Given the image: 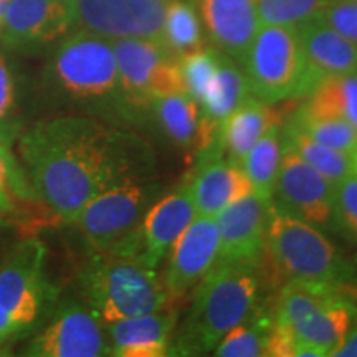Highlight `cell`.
<instances>
[{
  "instance_id": "obj_1",
  "label": "cell",
  "mask_w": 357,
  "mask_h": 357,
  "mask_svg": "<svg viewBox=\"0 0 357 357\" xmlns=\"http://www.w3.org/2000/svg\"><path fill=\"white\" fill-rule=\"evenodd\" d=\"M13 146L35 195L65 223L101 192L149 181L154 171L144 139L91 114L48 116L24 129Z\"/></svg>"
},
{
  "instance_id": "obj_2",
  "label": "cell",
  "mask_w": 357,
  "mask_h": 357,
  "mask_svg": "<svg viewBox=\"0 0 357 357\" xmlns=\"http://www.w3.org/2000/svg\"><path fill=\"white\" fill-rule=\"evenodd\" d=\"M43 91L53 106L113 121H129L119 89L111 40L75 30L60 40L43 71Z\"/></svg>"
},
{
  "instance_id": "obj_3",
  "label": "cell",
  "mask_w": 357,
  "mask_h": 357,
  "mask_svg": "<svg viewBox=\"0 0 357 357\" xmlns=\"http://www.w3.org/2000/svg\"><path fill=\"white\" fill-rule=\"evenodd\" d=\"M260 268L217 261L195 287L190 316L169 354H205L255 311L260 298Z\"/></svg>"
},
{
  "instance_id": "obj_4",
  "label": "cell",
  "mask_w": 357,
  "mask_h": 357,
  "mask_svg": "<svg viewBox=\"0 0 357 357\" xmlns=\"http://www.w3.org/2000/svg\"><path fill=\"white\" fill-rule=\"evenodd\" d=\"M78 281L84 305L102 324L169 310L174 305L158 271L134 258L93 253Z\"/></svg>"
},
{
  "instance_id": "obj_5",
  "label": "cell",
  "mask_w": 357,
  "mask_h": 357,
  "mask_svg": "<svg viewBox=\"0 0 357 357\" xmlns=\"http://www.w3.org/2000/svg\"><path fill=\"white\" fill-rule=\"evenodd\" d=\"M263 260L281 284L289 280L349 284L354 278V268L323 230L281 212L273 202L270 204Z\"/></svg>"
},
{
  "instance_id": "obj_6",
  "label": "cell",
  "mask_w": 357,
  "mask_h": 357,
  "mask_svg": "<svg viewBox=\"0 0 357 357\" xmlns=\"http://www.w3.org/2000/svg\"><path fill=\"white\" fill-rule=\"evenodd\" d=\"M242 65L252 96L268 105L306 98L310 93L305 55L291 26L261 25Z\"/></svg>"
},
{
  "instance_id": "obj_7",
  "label": "cell",
  "mask_w": 357,
  "mask_h": 357,
  "mask_svg": "<svg viewBox=\"0 0 357 357\" xmlns=\"http://www.w3.org/2000/svg\"><path fill=\"white\" fill-rule=\"evenodd\" d=\"M111 45L129 121L137 111L149 109L155 98L185 93L178 58L166 43L144 38H118L111 40Z\"/></svg>"
},
{
  "instance_id": "obj_8",
  "label": "cell",
  "mask_w": 357,
  "mask_h": 357,
  "mask_svg": "<svg viewBox=\"0 0 357 357\" xmlns=\"http://www.w3.org/2000/svg\"><path fill=\"white\" fill-rule=\"evenodd\" d=\"M155 194L149 181L124 182L93 197L70 223L93 253H114L141 225Z\"/></svg>"
},
{
  "instance_id": "obj_9",
  "label": "cell",
  "mask_w": 357,
  "mask_h": 357,
  "mask_svg": "<svg viewBox=\"0 0 357 357\" xmlns=\"http://www.w3.org/2000/svg\"><path fill=\"white\" fill-rule=\"evenodd\" d=\"M47 248L38 240H25L0 261V306L24 331L38 324L53 310L56 291L47 278Z\"/></svg>"
},
{
  "instance_id": "obj_10",
  "label": "cell",
  "mask_w": 357,
  "mask_h": 357,
  "mask_svg": "<svg viewBox=\"0 0 357 357\" xmlns=\"http://www.w3.org/2000/svg\"><path fill=\"white\" fill-rule=\"evenodd\" d=\"M50 319L30 337L20 356L101 357L109 356V342L100 318L84 301L68 300L52 310Z\"/></svg>"
},
{
  "instance_id": "obj_11",
  "label": "cell",
  "mask_w": 357,
  "mask_h": 357,
  "mask_svg": "<svg viewBox=\"0 0 357 357\" xmlns=\"http://www.w3.org/2000/svg\"><path fill=\"white\" fill-rule=\"evenodd\" d=\"M73 30L108 40L144 38L164 43V20L171 0H71Z\"/></svg>"
},
{
  "instance_id": "obj_12",
  "label": "cell",
  "mask_w": 357,
  "mask_h": 357,
  "mask_svg": "<svg viewBox=\"0 0 357 357\" xmlns=\"http://www.w3.org/2000/svg\"><path fill=\"white\" fill-rule=\"evenodd\" d=\"M271 202L281 212L321 230L333 225L334 184L284 142Z\"/></svg>"
},
{
  "instance_id": "obj_13",
  "label": "cell",
  "mask_w": 357,
  "mask_h": 357,
  "mask_svg": "<svg viewBox=\"0 0 357 357\" xmlns=\"http://www.w3.org/2000/svg\"><path fill=\"white\" fill-rule=\"evenodd\" d=\"M195 217L197 211L189 187H178L177 190L151 204L137 230L109 255L134 258L155 270Z\"/></svg>"
},
{
  "instance_id": "obj_14",
  "label": "cell",
  "mask_w": 357,
  "mask_h": 357,
  "mask_svg": "<svg viewBox=\"0 0 357 357\" xmlns=\"http://www.w3.org/2000/svg\"><path fill=\"white\" fill-rule=\"evenodd\" d=\"M73 24L71 0H10L0 35L7 47L32 50L66 37Z\"/></svg>"
},
{
  "instance_id": "obj_15",
  "label": "cell",
  "mask_w": 357,
  "mask_h": 357,
  "mask_svg": "<svg viewBox=\"0 0 357 357\" xmlns=\"http://www.w3.org/2000/svg\"><path fill=\"white\" fill-rule=\"evenodd\" d=\"M270 204L255 192H250L217 213L220 238L217 261L260 266L266 247Z\"/></svg>"
},
{
  "instance_id": "obj_16",
  "label": "cell",
  "mask_w": 357,
  "mask_h": 357,
  "mask_svg": "<svg viewBox=\"0 0 357 357\" xmlns=\"http://www.w3.org/2000/svg\"><path fill=\"white\" fill-rule=\"evenodd\" d=\"M218 250L215 218L197 215L169 250L171 255L162 280L174 301L182 300L215 266Z\"/></svg>"
},
{
  "instance_id": "obj_17",
  "label": "cell",
  "mask_w": 357,
  "mask_h": 357,
  "mask_svg": "<svg viewBox=\"0 0 357 357\" xmlns=\"http://www.w3.org/2000/svg\"><path fill=\"white\" fill-rule=\"evenodd\" d=\"M187 187L197 215L212 218H215L227 205L253 192L252 182L242 166L223 158L215 141L202 151L197 171Z\"/></svg>"
},
{
  "instance_id": "obj_18",
  "label": "cell",
  "mask_w": 357,
  "mask_h": 357,
  "mask_svg": "<svg viewBox=\"0 0 357 357\" xmlns=\"http://www.w3.org/2000/svg\"><path fill=\"white\" fill-rule=\"evenodd\" d=\"M294 30L305 55L310 93L324 78L356 73L357 45L326 25L319 15L311 17Z\"/></svg>"
},
{
  "instance_id": "obj_19",
  "label": "cell",
  "mask_w": 357,
  "mask_h": 357,
  "mask_svg": "<svg viewBox=\"0 0 357 357\" xmlns=\"http://www.w3.org/2000/svg\"><path fill=\"white\" fill-rule=\"evenodd\" d=\"M356 324L357 306L342 288L326 296L287 328L296 342L314 347L326 357L333 356Z\"/></svg>"
},
{
  "instance_id": "obj_20",
  "label": "cell",
  "mask_w": 357,
  "mask_h": 357,
  "mask_svg": "<svg viewBox=\"0 0 357 357\" xmlns=\"http://www.w3.org/2000/svg\"><path fill=\"white\" fill-rule=\"evenodd\" d=\"M200 12L217 50L242 63L261 26L257 0H200Z\"/></svg>"
},
{
  "instance_id": "obj_21",
  "label": "cell",
  "mask_w": 357,
  "mask_h": 357,
  "mask_svg": "<svg viewBox=\"0 0 357 357\" xmlns=\"http://www.w3.org/2000/svg\"><path fill=\"white\" fill-rule=\"evenodd\" d=\"M177 324L174 307L132 316L105 324L108 333L109 356L162 357L169 356L172 333Z\"/></svg>"
},
{
  "instance_id": "obj_22",
  "label": "cell",
  "mask_w": 357,
  "mask_h": 357,
  "mask_svg": "<svg viewBox=\"0 0 357 357\" xmlns=\"http://www.w3.org/2000/svg\"><path fill=\"white\" fill-rule=\"evenodd\" d=\"M252 96L247 77L238 63L220 52L218 66L207 91L200 101L202 113L199 149L204 151L217 139V131L223 119Z\"/></svg>"
},
{
  "instance_id": "obj_23",
  "label": "cell",
  "mask_w": 357,
  "mask_h": 357,
  "mask_svg": "<svg viewBox=\"0 0 357 357\" xmlns=\"http://www.w3.org/2000/svg\"><path fill=\"white\" fill-rule=\"evenodd\" d=\"M283 111L276 105H268L250 96L238 108L223 119L217 131L215 144L227 159L242 166L245 155L255 146V142L273 126H281Z\"/></svg>"
},
{
  "instance_id": "obj_24",
  "label": "cell",
  "mask_w": 357,
  "mask_h": 357,
  "mask_svg": "<svg viewBox=\"0 0 357 357\" xmlns=\"http://www.w3.org/2000/svg\"><path fill=\"white\" fill-rule=\"evenodd\" d=\"M149 109L164 134L181 147L199 146L202 113L187 93H172L155 98Z\"/></svg>"
},
{
  "instance_id": "obj_25",
  "label": "cell",
  "mask_w": 357,
  "mask_h": 357,
  "mask_svg": "<svg viewBox=\"0 0 357 357\" xmlns=\"http://www.w3.org/2000/svg\"><path fill=\"white\" fill-rule=\"evenodd\" d=\"M307 113L336 116L357 129V75L324 78L301 105Z\"/></svg>"
},
{
  "instance_id": "obj_26",
  "label": "cell",
  "mask_w": 357,
  "mask_h": 357,
  "mask_svg": "<svg viewBox=\"0 0 357 357\" xmlns=\"http://www.w3.org/2000/svg\"><path fill=\"white\" fill-rule=\"evenodd\" d=\"M281 155L283 141L280 137V126H273L255 142L242 162V169L252 182L253 192L268 202L273 199Z\"/></svg>"
},
{
  "instance_id": "obj_27",
  "label": "cell",
  "mask_w": 357,
  "mask_h": 357,
  "mask_svg": "<svg viewBox=\"0 0 357 357\" xmlns=\"http://www.w3.org/2000/svg\"><path fill=\"white\" fill-rule=\"evenodd\" d=\"M283 142L334 185L356 171L354 154L342 153L334 147L321 144L291 126H287Z\"/></svg>"
},
{
  "instance_id": "obj_28",
  "label": "cell",
  "mask_w": 357,
  "mask_h": 357,
  "mask_svg": "<svg viewBox=\"0 0 357 357\" xmlns=\"http://www.w3.org/2000/svg\"><path fill=\"white\" fill-rule=\"evenodd\" d=\"M287 126L305 132L321 144L334 147L347 154L357 153V129L336 116H321L307 113L301 106L294 109Z\"/></svg>"
},
{
  "instance_id": "obj_29",
  "label": "cell",
  "mask_w": 357,
  "mask_h": 357,
  "mask_svg": "<svg viewBox=\"0 0 357 357\" xmlns=\"http://www.w3.org/2000/svg\"><path fill=\"white\" fill-rule=\"evenodd\" d=\"M273 316L253 311L243 323L236 324L213 349L217 357H261L266 351V337Z\"/></svg>"
},
{
  "instance_id": "obj_30",
  "label": "cell",
  "mask_w": 357,
  "mask_h": 357,
  "mask_svg": "<svg viewBox=\"0 0 357 357\" xmlns=\"http://www.w3.org/2000/svg\"><path fill=\"white\" fill-rule=\"evenodd\" d=\"M164 43L177 58L204 48L197 12L184 0H171L164 20Z\"/></svg>"
},
{
  "instance_id": "obj_31",
  "label": "cell",
  "mask_w": 357,
  "mask_h": 357,
  "mask_svg": "<svg viewBox=\"0 0 357 357\" xmlns=\"http://www.w3.org/2000/svg\"><path fill=\"white\" fill-rule=\"evenodd\" d=\"M25 204L43 205L29 184L12 147L0 142V217L17 215Z\"/></svg>"
},
{
  "instance_id": "obj_32",
  "label": "cell",
  "mask_w": 357,
  "mask_h": 357,
  "mask_svg": "<svg viewBox=\"0 0 357 357\" xmlns=\"http://www.w3.org/2000/svg\"><path fill=\"white\" fill-rule=\"evenodd\" d=\"M329 0H257L261 25H280L296 29L311 17L318 15Z\"/></svg>"
},
{
  "instance_id": "obj_33",
  "label": "cell",
  "mask_w": 357,
  "mask_h": 357,
  "mask_svg": "<svg viewBox=\"0 0 357 357\" xmlns=\"http://www.w3.org/2000/svg\"><path fill=\"white\" fill-rule=\"evenodd\" d=\"M220 52L212 48H200L189 55L178 58L184 89L192 100L200 105L218 66Z\"/></svg>"
},
{
  "instance_id": "obj_34",
  "label": "cell",
  "mask_w": 357,
  "mask_h": 357,
  "mask_svg": "<svg viewBox=\"0 0 357 357\" xmlns=\"http://www.w3.org/2000/svg\"><path fill=\"white\" fill-rule=\"evenodd\" d=\"M19 106V88L13 71L6 58L0 56V142L12 149L19 134L24 131Z\"/></svg>"
},
{
  "instance_id": "obj_35",
  "label": "cell",
  "mask_w": 357,
  "mask_h": 357,
  "mask_svg": "<svg viewBox=\"0 0 357 357\" xmlns=\"http://www.w3.org/2000/svg\"><path fill=\"white\" fill-rule=\"evenodd\" d=\"M333 225L357 242V171L334 185Z\"/></svg>"
},
{
  "instance_id": "obj_36",
  "label": "cell",
  "mask_w": 357,
  "mask_h": 357,
  "mask_svg": "<svg viewBox=\"0 0 357 357\" xmlns=\"http://www.w3.org/2000/svg\"><path fill=\"white\" fill-rule=\"evenodd\" d=\"M318 15L326 25L357 45V0H329Z\"/></svg>"
},
{
  "instance_id": "obj_37",
  "label": "cell",
  "mask_w": 357,
  "mask_h": 357,
  "mask_svg": "<svg viewBox=\"0 0 357 357\" xmlns=\"http://www.w3.org/2000/svg\"><path fill=\"white\" fill-rule=\"evenodd\" d=\"M25 334L24 329L20 328L19 323L12 318L8 312L0 306V336L8 337V339H15Z\"/></svg>"
},
{
  "instance_id": "obj_38",
  "label": "cell",
  "mask_w": 357,
  "mask_h": 357,
  "mask_svg": "<svg viewBox=\"0 0 357 357\" xmlns=\"http://www.w3.org/2000/svg\"><path fill=\"white\" fill-rule=\"evenodd\" d=\"M331 357H357V324L347 334L344 342L333 352Z\"/></svg>"
},
{
  "instance_id": "obj_39",
  "label": "cell",
  "mask_w": 357,
  "mask_h": 357,
  "mask_svg": "<svg viewBox=\"0 0 357 357\" xmlns=\"http://www.w3.org/2000/svg\"><path fill=\"white\" fill-rule=\"evenodd\" d=\"M8 341H10V339L8 337H3V336H0V356H6L7 354V344H8Z\"/></svg>"
},
{
  "instance_id": "obj_40",
  "label": "cell",
  "mask_w": 357,
  "mask_h": 357,
  "mask_svg": "<svg viewBox=\"0 0 357 357\" xmlns=\"http://www.w3.org/2000/svg\"><path fill=\"white\" fill-rule=\"evenodd\" d=\"M8 2H10V0H0V22H2V19H3V13H6V10H7Z\"/></svg>"
},
{
  "instance_id": "obj_41",
  "label": "cell",
  "mask_w": 357,
  "mask_h": 357,
  "mask_svg": "<svg viewBox=\"0 0 357 357\" xmlns=\"http://www.w3.org/2000/svg\"><path fill=\"white\" fill-rule=\"evenodd\" d=\"M354 265L357 266V250H356V255H354Z\"/></svg>"
},
{
  "instance_id": "obj_42",
  "label": "cell",
  "mask_w": 357,
  "mask_h": 357,
  "mask_svg": "<svg viewBox=\"0 0 357 357\" xmlns=\"http://www.w3.org/2000/svg\"><path fill=\"white\" fill-rule=\"evenodd\" d=\"M354 160H356V171H357V153L354 154Z\"/></svg>"
},
{
  "instance_id": "obj_43",
  "label": "cell",
  "mask_w": 357,
  "mask_h": 357,
  "mask_svg": "<svg viewBox=\"0 0 357 357\" xmlns=\"http://www.w3.org/2000/svg\"><path fill=\"white\" fill-rule=\"evenodd\" d=\"M356 75H357V71H356Z\"/></svg>"
}]
</instances>
